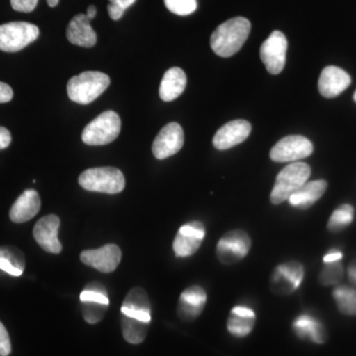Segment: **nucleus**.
<instances>
[{
  "label": "nucleus",
  "instance_id": "412c9836",
  "mask_svg": "<svg viewBox=\"0 0 356 356\" xmlns=\"http://www.w3.org/2000/svg\"><path fill=\"white\" fill-rule=\"evenodd\" d=\"M292 330L299 339L314 343L323 344L327 339V331L322 323L308 314H303L295 318L292 323Z\"/></svg>",
  "mask_w": 356,
  "mask_h": 356
},
{
  "label": "nucleus",
  "instance_id": "ddd939ff",
  "mask_svg": "<svg viewBox=\"0 0 356 356\" xmlns=\"http://www.w3.org/2000/svg\"><path fill=\"white\" fill-rule=\"evenodd\" d=\"M122 252L120 248L114 243L105 245L97 250H83L81 261L86 266L93 267L103 273H113L120 264Z\"/></svg>",
  "mask_w": 356,
  "mask_h": 356
},
{
  "label": "nucleus",
  "instance_id": "37998d69",
  "mask_svg": "<svg viewBox=\"0 0 356 356\" xmlns=\"http://www.w3.org/2000/svg\"><path fill=\"white\" fill-rule=\"evenodd\" d=\"M353 100L356 102V91L355 92V95H353Z\"/></svg>",
  "mask_w": 356,
  "mask_h": 356
},
{
  "label": "nucleus",
  "instance_id": "58836bf2",
  "mask_svg": "<svg viewBox=\"0 0 356 356\" xmlns=\"http://www.w3.org/2000/svg\"><path fill=\"white\" fill-rule=\"evenodd\" d=\"M109 1L112 6L119 7L126 11V9L135 3L136 0H109Z\"/></svg>",
  "mask_w": 356,
  "mask_h": 356
},
{
  "label": "nucleus",
  "instance_id": "79ce46f5",
  "mask_svg": "<svg viewBox=\"0 0 356 356\" xmlns=\"http://www.w3.org/2000/svg\"><path fill=\"white\" fill-rule=\"evenodd\" d=\"M47 2H48L50 7H55L58 4V0H47Z\"/></svg>",
  "mask_w": 356,
  "mask_h": 356
},
{
  "label": "nucleus",
  "instance_id": "20e7f679",
  "mask_svg": "<svg viewBox=\"0 0 356 356\" xmlns=\"http://www.w3.org/2000/svg\"><path fill=\"white\" fill-rule=\"evenodd\" d=\"M311 168L305 163H292L283 168L274 184L270 201L274 205L285 202L295 191L308 181Z\"/></svg>",
  "mask_w": 356,
  "mask_h": 356
},
{
  "label": "nucleus",
  "instance_id": "393cba45",
  "mask_svg": "<svg viewBox=\"0 0 356 356\" xmlns=\"http://www.w3.org/2000/svg\"><path fill=\"white\" fill-rule=\"evenodd\" d=\"M25 266V257L19 248L11 245L0 247V270L17 277L24 273Z\"/></svg>",
  "mask_w": 356,
  "mask_h": 356
},
{
  "label": "nucleus",
  "instance_id": "f8f14e48",
  "mask_svg": "<svg viewBox=\"0 0 356 356\" xmlns=\"http://www.w3.org/2000/svg\"><path fill=\"white\" fill-rule=\"evenodd\" d=\"M184 144V133L179 124H168L158 134L153 143L154 156L158 159H165L175 156Z\"/></svg>",
  "mask_w": 356,
  "mask_h": 356
},
{
  "label": "nucleus",
  "instance_id": "423d86ee",
  "mask_svg": "<svg viewBox=\"0 0 356 356\" xmlns=\"http://www.w3.org/2000/svg\"><path fill=\"white\" fill-rule=\"evenodd\" d=\"M40 34L36 25L28 22H10L0 25V51L15 53L33 43Z\"/></svg>",
  "mask_w": 356,
  "mask_h": 356
},
{
  "label": "nucleus",
  "instance_id": "f03ea898",
  "mask_svg": "<svg viewBox=\"0 0 356 356\" xmlns=\"http://www.w3.org/2000/svg\"><path fill=\"white\" fill-rule=\"evenodd\" d=\"M110 77L99 72H84L72 77L67 83V95L72 102L86 105L95 102L108 88Z\"/></svg>",
  "mask_w": 356,
  "mask_h": 356
},
{
  "label": "nucleus",
  "instance_id": "0eeeda50",
  "mask_svg": "<svg viewBox=\"0 0 356 356\" xmlns=\"http://www.w3.org/2000/svg\"><path fill=\"white\" fill-rule=\"evenodd\" d=\"M252 248V240L247 232L234 229L225 234L217 245L218 259L225 266H232L247 257Z\"/></svg>",
  "mask_w": 356,
  "mask_h": 356
},
{
  "label": "nucleus",
  "instance_id": "a211bd4d",
  "mask_svg": "<svg viewBox=\"0 0 356 356\" xmlns=\"http://www.w3.org/2000/svg\"><path fill=\"white\" fill-rule=\"evenodd\" d=\"M121 314L151 323V302L147 292L140 287L131 289L122 304Z\"/></svg>",
  "mask_w": 356,
  "mask_h": 356
},
{
  "label": "nucleus",
  "instance_id": "f3484780",
  "mask_svg": "<svg viewBox=\"0 0 356 356\" xmlns=\"http://www.w3.org/2000/svg\"><path fill=\"white\" fill-rule=\"evenodd\" d=\"M351 83V77L341 67L330 65L322 70L318 79V91L325 98L337 97Z\"/></svg>",
  "mask_w": 356,
  "mask_h": 356
},
{
  "label": "nucleus",
  "instance_id": "f257e3e1",
  "mask_svg": "<svg viewBox=\"0 0 356 356\" xmlns=\"http://www.w3.org/2000/svg\"><path fill=\"white\" fill-rule=\"evenodd\" d=\"M250 28L252 25L247 18L235 17L226 21L213 32L211 48L220 57H232L247 41Z\"/></svg>",
  "mask_w": 356,
  "mask_h": 356
},
{
  "label": "nucleus",
  "instance_id": "4be33fe9",
  "mask_svg": "<svg viewBox=\"0 0 356 356\" xmlns=\"http://www.w3.org/2000/svg\"><path fill=\"white\" fill-rule=\"evenodd\" d=\"M327 188V181L324 179L307 181L298 191L290 196L288 201L292 207L298 210H306L312 207L318 199L324 195Z\"/></svg>",
  "mask_w": 356,
  "mask_h": 356
},
{
  "label": "nucleus",
  "instance_id": "2f4dec72",
  "mask_svg": "<svg viewBox=\"0 0 356 356\" xmlns=\"http://www.w3.org/2000/svg\"><path fill=\"white\" fill-rule=\"evenodd\" d=\"M165 6L177 15H191L197 9V0H165Z\"/></svg>",
  "mask_w": 356,
  "mask_h": 356
},
{
  "label": "nucleus",
  "instance_id": "c756f323",
  "mask_svg": "<svg viewBox=\"0 0 356 356\" xmlns=\"http://www.w3.org/2000/svg\"><path fill=\"white\" fill-rule=\"evenodd\" d=\"M343 277V267L341 261L325 262L321 271L318 280L324 286L339 284Z\"/></svg>",
  "mask_w": 356,
  "mask_h": 356
},
{
  "label": "nucleus",
  "instance_id": "a878e982",
  "mask_svg": "<svg viewBox=\"0 0 356 356\" xmlns=\"http://www.w3.org/2000/svg\"><path fill=\"white\" fill-rule=\"evenodd\" d=\"M151 323L121 314L122 332L129 343L139 344L146 339Z\"/></svg>",
  "mask_w": 356,
  "mask_h": 356
},
{
  "label": "nucleus",
  "instance_id": "e433bc0d",
  "mask_svg": "<svg viewBox=\"0 0 356 356\" xmlns=\"http://www.w3.org/2000/svg\"><path fill=\"white\" fill-rule=\"evenodd\" d=\"M343 254L341 250H331L327 254L324 255V259H323V261L324 264L325 262H334V261H341L343 259Z\"/></svg>",
  "mask_w": 356,
  "mask_h": 356
},
{
  "label": "nucleus",
  "instance_id": "c85d7f7f",
  "mask_svg": "<svg viewBox=\"0 0 356 356\" xmlns=\"http://www.w3.org/2000/svg\"><path fill=\"white\" fill-rule=\"evenodd\" d=\"M79 302L84 320L88 324L95 325L99 323L108 310L109 304L103 303L97 300H83Z\"/></svg>",
  "mask_w": 356,
  "mask_h": 356
},
{
  "label": "nucleus",
  "instance_id": "7ed1b4c3",
  "mask_svg": "<svg viewBox=\"0 0 356 356\" xmlns=\"http://www.w3.org/2000/svg\"><path fill=\"white\" fill-rule=\"evenodd\" d=\"M79 184L88 191L117 194L125 188L123 172L115 168H95L84 170L79 177Z\"/></svg>",
  "mask_w": 356,
  "mask_h": 356
},
{
  "label": "nucleus",
  "instance_id": "a19ab883",
  "mask_svg": "<svg viewBox=\"0 0 356 356\" xmlns=\"http://www.w3.org/2000/svg\"><path fill=\"white\" fill-rule=\"evenodd\" d=\"M86 15L89 19L92 20L93 18H95L96 16V7L95 6H90L88 8V13H86Z\"/></svg>",
  "mask_w": 356,
  "mask_h": 356
},
{
  "label": "nucleus",
  "instance_id": "b1692460",
  "mask_svg": "<svg viewBox=\"0 0 356 356\" xmlns=\"http://www.w3.org/2000/svg\"><path fill=\"white\" fill-rule=\"evenodd\" d=\"M186 76L179 67H172L165 72L161 86H159V97L163 102H170L177 99L184 93L186 88Z\"/></svg>",
  "mask_w": 356,
  "mask_h": 356
},
{
  "label": "nucleus",
  "instance_id": "6e6552de",
  "mask_svg": "<svg viewBox=\"0 0 356 356\" xmlns=\"http://www.w3.org/2000/svg\"><path fill=\"white\" fill-rule=\"evenodd\" d=\"M313 151L311 140L303 136H287L274 145L270 151V159L275 163H295L308 158Z\"/></svg>",
  "mask_w": 356,
  "mask_h": 356
},
{
  "label": "nucleus",
  "instance_id": "1a4fd4ad",
  "mask_svg": "<svg viewBox=\"0 0 356 356\" xmlns=\"http://www.w3.org/2000/svg\"><path fill=\"white\" fill-rule=\"evenodd\" d=\"M304 280V267L298 261H288L274 268L270 277V289L280 296L296 291Z\"/></svg>",
  "mask_w": 356,
  "mask_h": 356
},
{
  "label": "nucleus",
  "instance_id": "4468645a",
  "mask_svg": "<svg viewBox=\"0 0 356 356\" xmlns=\"http://www.w3.org/2000/svg\"><path fill=\"white\" fill-rule=\"evenodd\" d=\"M60 225V218L56 215L41 218L35 225L33 236L44 252L55 254L62 252V245L58 238Z\"/></svg>",
  "mask_w": 356,
  "mask_h": 356
},
{
  "label": "nucleus",
  "instance_id": "9d476101",
  "mask_svg": "<svg viewBox=\"0 0 356 356\" xmlns=\"http://www.w3.org/2000/svg\"><path fill=\"white\" fill-rule=\"evenodd\" d=\"M287 39L280 31H273L261 47V58L267 72L280 74L286 64Z\"/></svg>",
  "mask_w": 356,
  "mask_h": 356
},
{
  "label": "nucleus",
  "instance_id": "473e14b6",
  "mask_svg": "<svg viewBox=\"0 0 356 356\" xmlns=\"http://www.w3.org/2000/svg\"><path fill=\"white\" fill-rule=\"evenodd\" d=\"M11 353V341L8 332L0 322V356H7Z\"/></svg>",
  "mask_w": 356,
  "mask_h": 356
},
{
  "label": "nucleus",
  "instance_id": "6ab92c4d",
  "mask_svg": "<svg viewBox=\"0 0 356 356\" xmlns=\"http://www.w3.org/2000/svg\"><path fill=\"white\" fill-rule=\"evenodd\" d=\"M41 208V199L38 192L27 189L14 202L9 212L11 221L21 224L33 219Z\"/></svg>",
  "mask_w": 356,
  "mask_h": 356
},
{
  "label": "nucleus",
  "instance_id": "7c9ffc66",
  "mask_svg": "<svg viewBox=\"0 0 356 356\" xmlns=\"http://www.w3.org/2000/svg\"><path fill=\"white\" fill-rule=\"evenodd\" d=\"M97 300L103 303L110 304L109 295L106 288L99 282H91L83 288L79 296V301Z\"/></svg>",
  "mask_w": 356,
  "mask_h": 356
},
{
  "label": "nucleus",
  "instance_id": "39448f33",
  "mask_svg": "<svg viewBox=\"0 0 356 356\" xmlns=\"http://www.w3.org/2000/svg\"><path fill=\"white\" fill-rule=\"evenodd\" d=\"M121 131V119L114 111H105L84 128L81 139L88 146H105L117 139Z\"/></svg>",
  "mask_w": 356,
  "mask_h": 356
},
{
  "label": "nucleus",
  "instance_id": "5701e85b",
  "mask_svg": "<svg viewBox=\"0 0 356 356\" xmlns=\"http://www.w3.org/2000/svg\"><path fill=\"white\" fill-rule=\"evenodd\" d=\"M254 325V311L247 306H236L229 313L227 329L233 337H245L252 332Z\"/></svg>",
  "mask_w": 356,
  "mask_h": 356
},
{
  "label": "nucleus",
  "instance_id": "ea45409f",
  "mask_svg": "<svg viewBox=\"0 0 356 356\" xmlns=\"http://www.w3.org/2000/svg\"><path fill=\"white\" fill-rule=\"evenodd\" d=\"M348 278L353 285H356V261L351 264L348 269Z\"/></svg>",
  "mask_w": 356,
  "mask_h": 356
},
{
  "label": "nucleus",
  "instance_id": "dca6fc26",
  "mask_svg": "<svg viewBox=\"0 0 356 356\" xmlns=\"http://www.w3.org/2000/svg\"><path fill=\"white\" fill-rule=\"evenodd\" d=\"M207 302V294L202 287L194 285L181 293L178 301L177 315L181 320L191 322L202 313Z\"/></svg>",
  "mask_w": 356,
  "mask_h": 356
},
{
  "label": "nucleus",
  "instance_id": "aec40b11",
  "mask_svg": "<svg viewBox=\"0 0 356 356\" xmlns=\"http://www.w3.org/2000/svg\"><path fill=\"white\" fill-rule=\"evenodd\" d=\"M86 14H77L67 26V37L70 43L84 48L95 46L97 37Z\"/></svg>",
  "mask_w": 356,
  "mask_h": 356
},
{
  "label": "nucleus",
  "instance_id": "9b49d317",
  "mask_svg": "<svg viewBox=\"0 0 356 356\" xmlns=\"http://www.w3.org/2000/svg\"><path fill=\"white\" fill-rule=\"evenodd\" d=\"M205 235V226L200 221L189 222L180 227L172 245L175 257H188L195 254Z\"/></svg>",
  "mask_w": 356,
  "mask_h": 356
},
{
  "label": "nucleus",
  "instance_id": "cd10ccee",
  "mask_svg": "<svg viewBox=\"0 0 356 356\" xmlns=\"http://www.w3.org/2000/svg\"><path fill=\"white\" fill-rule=\"evenodd\" d=\"M355 218V208L350 204H343L332 212L327 222V229L332 233H339L348 228Z\"/></svg>",
  "mask_w": 356,
  "mask_h": 356
},
{
  "label": "nucleus",
  "instance_id": "bb28decb",
  "mask_svg": "<svg viewBox=\"0 0 356 356\" xmlns=\"http://www.w3.org/2000/svg\"><path fill=\"white\" fill-rule=\"evenodd\" d=\"M337 309L346 316H356V290L348 286H337L332 291Z\"/></svg>",
  "mask_w": 356,
  "mask_h": 356
},
{
  "label": "nucleus",
  "instance_id": "f704fd0d",
  "mask_svg": "<svg viewBox=\"0 0 356 356\" xmlns=\"http://www.w3.org/2000/svg\"><path fill=\"white\" fill-rule=\"evenodd\" d=\"M13 98V90L7 83L0 81V103L10 102Z\"/></svg>",
  "mask_w": 356,
  "mask_h": 356
},
{
  "label": "nucleus",
  "instance_id": "c9c22d12",
  "mask_svg": "<svg viewBox=\"0 0 356 356\" xmlns=\"http://www.w3.org/2000/svg\"><path fill=\"white\" fill-rule=\"evenodd\" d=\"M11 143V134L6 128L0 127V149H6Z\"/></svg>",
  "mask_w": 356,
  "mask_h": 356
},
{
  "label": "nucleus",
  "instance_id": "72a5a7b5",
  "mask_svg": "<svg viewBox=\"0 0 356 356\" xmlns=\"http://www.w3.org/2000/svg\"><path fill=\"white\" fill-rule=\"evenodd\" d=\"M39 0H10L14 10L19 13H31L36 8Z\"/></svg>",
  "mask_w": 356,
  "mask_h": 356
},
{
  "label": "nucleus",
  "instance_id": "4c0bfd02",
  "mask_svg": "<svg viewBox=\"0 0 356 356\" xmlns=\"http://www.w3.org/2000/svg\"><path fill=\"white\" fill-rule=\"evenodd\" d=\"M107 9H108L110 18L114 21L120 19L122 16H123L124 13H125V10H123V9L119 8V7L115 6H112V4H109L108 7H107Z\"/></svg>",
  "mask_w": 356,
  "mask_h": 356
},
{
  "label": "nucleus",
  "instance_id": "2eb2a0df",
  "mask_svg": "<svg viewBox=\"0 0 356 356\" xmlns=\"http://www.w3.org/2000/svg\"><path fill=\"white\" fill-rule=\"evenodd\" d=\"M252 132V125L245 120H234L225 124L215 134L213 145L219 151H226L242 144Z\"/></svg>",
  "mask_w": 356,
  "mask_h": 356
}]
</instances>
